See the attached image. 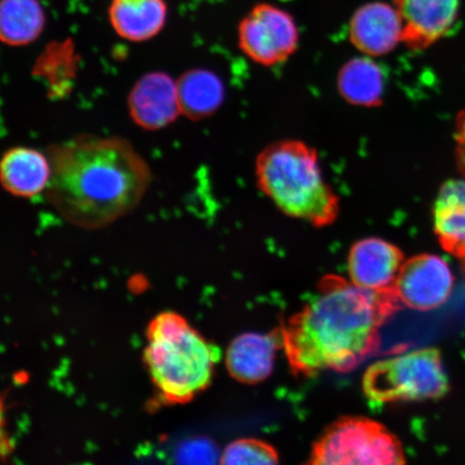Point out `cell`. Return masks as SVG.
<instances>
[{
	"label": "cell",
	"mask_w": 465,
	"mask_h": 465,
	"mask_svg": "<svg viewBox=\"0 0 465 465\" xmlns=\"http://www.w3.org/2000/svg\"><path fill=\"white\" fill-rule=\"evenodd\" d=\"M393 288L369 290L329 275L318 292L281 330L284 352L296 376L347 371L377 352L381 329L400 308Z\"/></svg>",
	"instance_id": "cell-1"
},
{
	"label": "cell",
	"mask_w": 465,
	"mask_h": 465,
	"mask_svg": "<svg viewBox=\"0 0 465 465\" xmlns=\"http://www.w3.org/2000/svg\"><path fill=\"white\" fill-rule=\"evenodd\" d=\"M52 176L46 200L68 223L100 230L143 201L153 171L127 139L79 135L46 149Z\"/></svg>",
	"instance_id": "cell-2"
},
{
	"label": "cell",
	"mask_w": 465,
	"mask_h": 465,
	"mask_svg": "<svg viewBox=\"0 0 465 465\" xmlns=\"http://www.w3.org/2000/svg\"><path fill=\"white\" fill-rule=\"evenodd\" d=\"M254 173L259 190L286 216L316 228L339 217L340 196L325 180L312 145L298 139L272 143L259 153Z\"/></svg>",
	"instance_id": "cell-3"
},
{
	"label": "cell",
	"mask_w": 465,
	"mask_h": 465,
	"mask_svg": "<svg viewBox=\"0 0 465 465\" xmlns=\"http://www.w3.org/2000/svg\"><path fill=\"white\" fill-rule=\"evenodd\" d=\"M145 339L143 362L163 402L187 404L211 386L220 351L187 319L163 312L151 320Z\"/></svg>",
	"instance_id": "cell-4"
},
{
	"label": "cell",
	"mask_w": 465,
	"mask_h": 465,
	"mask_svg": "<svg viewBox=\"0 0 465 465\" xmlns=\"http://www.w3.org/2000/svg\"><path fill=\"white\" fill-rule=\"evenodd\" d=\"M363 391L378 403L427 401L445 397L450 380L439 349L420 348L371 365Z\"/></svg>",
	"instance_id": "cell-5"
},
{
	"label": "cell",
	"mask_w": 465,
	"mask_h": 465,
	"mask_svg": "<svg viewBox=\"0 0 465 465\" xmlns=\"http://www.w3.org/2000/svg\"><path fill=\"white\" fill-rule=\"evenodd\" d=\"M311 464H403V446L381 423L365 417H342L330 424L312 446Z\"/></svg>",
	"instance_id": "cell-6"
},
{
	"label": "cell",
	"mask_w": 465,
	"mask_h": 465,
	"mask_svg": "<svg viewBox=\"0 0 465 465\" xmlns=\"http://www.w3.org/2000/svg\"><path fill=\"white\" fill-rule=\"evenodd\" d=\"M238 46L249 60L272 67L289 60L300 45L293 16L272 4L255 5L242 17L237 32Z\"/></svg>",
	"instance_id": "cell-7"
},
{
	"label": "cell",
	"mask_w": 465,
	"mask_h": 465,
	"mask_svg": "<svg viewBox=\"0 0 465 465\" xmlns=\"http://www.w3.org/2000/svg\"><path fill=\"white\" fill-rule=\"evenodd\" d=\"M453 286L450 264L439 255L421 253L404 261L393 289L406 307L429 312L446 303Z\"/></svg>",
	"instance_id": "cell-8"
},
{
	"label": "cell",
	"mask_w": 465,
	"mask_h": 465,
	"mask_svg": "<svg viewBox=\"0 0 465 465\" xmlns=\"http://www.w3.org/2000/svg\"><path fill=\"white\" fill-rule=\"evenodd\" d=\"M132 121L144 131L166 129L182 114L177 80L162 72L143 75L127 98Z\"/></svg>",
	"instance_id": "cell-9"
},
{
	"label": "cell",
	"mask_w": 465,
	"mask_h": 465,
	"mask_svg": "<svg viewBox=\"0 0 465 465\" xmlns=\"http://www.w3.org/2000/svg\"><path fill=\"white\" fill-rule=\"evenodd\" d=\"M403 23V44L423 51L440 42L455 26L461 0H392Z\"/></svg>",
	"instance_id": "cell-10"
},
{
	"label": "cell",
	"mask_w": 465,
	"mask_h": 465,
	"mask_svg": "<svg viewBox=\"0 0 465 465\" xmlns=\"http://www.w3.org/2000/svg\"><path fill=\"white\" fill-rule=\"evenodd\" d=\"M349 39L363 55L380 57L403 44V23L393 4L371 2L354 11Z\"/></svg>",
	"instance_id": "cell-11"
},
{
	"label": "cell",
	"mask_w": 465,
	"mask_h": 465,
	"mask_svg": "<svg viewBox=\"0 0 465 465\" xmlns=\"http://www.w3.org/2000/svg\"><path fill=\"white\" fill-rule=\"evenodd\" d=\"M402 250L380 237H368L353 243L348 255L351 281L369 290L393 288L404 263Z\"/></svg>",
	"instance_id": "cell-12"
},
{
	"label": "cell",
	"mask_w": 465,
	"mask_h": 465,
	"mask_svg": "<svg viewBox=\"0 0 465 465\" xmlns=\"http://www.w3.org/2000/svg\"><path fill=\"white\" fill-rule=\"evenodd\" d=\"M281 331L276 333H245L232 340L225 354L226 369L234 380L254 385L274 371Z\"/></svg>",
	"instance_id": "cell-13"
},
{
	"label": "cell",
	"mask_w": 465,
	"mask_h": 465,
	"mask_svg": "<svg viewBox=\"0 0 465 465\" xmlns=\"http://www.w3.org/2000/svg\"><path fill=\"white\" fill-rule=\"evenodd\" d=\"M52 176L48 154L29 147L10 148L0 163V180L9 194L33 199L45 193Z\"/></svg>",
	"instance_id": "cell-14"
},
{
	"label": "cell",
	"mask_w": 465,
	"mask_h": 465,
	"mask_svg": "<svg viewBox=\"0 0 465 465\" xmlns=\"http://www.w3.org/2000/svg\"><path fill=\"white\" fill-rule=\"evenodd\" d=\"M432 214L440 247L465 267V178L450 179L440 185Z\"/></svg>",
	"instance_id": "cell-15"
},
{
	"label": "cell",
	"mask_w": 465,
	"mask_h": 465,
	"mask_svg": "<svg viewBox=\"0 0 465 465\" xmlns=\"http://www.w3.org/2000/svg\"><path fill=\"white\" fill-rule=\"evenodd\" d=\"M167 16L165 0H112L108 9L115 34L137 44L158 36L166 25Z\"/></svg>",
	"instance_id": "cell-16"
},
{
	"label": "cell",
	"mask_w": 465,
	"mask_h": 465,
	"mask_svg": "<svg viewBox=\"0 0 465 465\" xmlns=\"http://www.w3.org/2000/svg\"><path fill=\"white\" fill-rule=\"evenodd\" d=\"M374 57L352 58L337 74V91L348 104L364 108H375L383 102L385 74Z\"/></svg>",
	"instance_id": "cell-17"
},
{
	"label": "cell",
	"mask_w": 465,
	"mask_h": 465,
	"mask_svg": "<svg viewBox=\"0 0 465 465\" xmlns=\"http://www.w3.org/2000/svg\"><path fill=\"white\" fill-rule=\"evenodd\" d=\"M182 114L192 121H201L216 114L224 102L223 80L208 69L184 72L177 80Z\"/></svg>",
	"instance_id": "cell-18"
},
{
	"label": "cell",
	"mask_w": 465,
	"mask_h": 465,
	"mask_svg": "<svg viewBox=\"0 0 465 465\" xmlns=\"http://www.w3.org/2000/svg\"><path fill=\"white\" fill-rule=\"evenodd\" d=\"M45 14L39 0H2L0 39L10 46H25L42 36Z\"/></svg>",
	"instance_id": "cell-19"
},
{
	"label": "cell",
	"mask_w": 465,
	"mask_h": 465,
	"mask_svg": "<svg viewBox=\"0 0 465 465\" xmlns=\"http://www.w3.org/2000/svg\"><path fill=\"white\" fill-rule=\"evenodd\" d=\"M279 462L277 450L264 440L242 439L232 441L220 458V463L237 464H276Z\"/></svg>",
	"instance_id": "cell-20"
},
{
	"label": "cell",
	"mask_w": 465,
	"mask_h": 465,
	"mask_svg": "<svg viewBox=\"0 0 465 465\" xmlns=\"http://www.w3.org/2000/svg\"><path fill=\"white\" fill-rule=\"evenodd\" d=\"M455 142L458 171L465 178V110L457 115Z\"/></svg>",
	"instance_id": "cell-21"
},
{
	"label": "cell",
	"mask_w": 465,
	"mask_h": 465,
	"mask_svg": "<svg viewBox=\"0 0 465 465\" xmlns=\"http://www.w3.org/2000/svg\"><path fill=\"white\" fill-rule=\"evenodd\" d=\"M283 2H289V0H283Z\"/></svg>",
	"instance_id": "cell-22"
}]
</instances>
